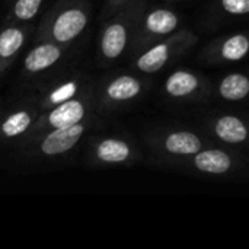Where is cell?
I'll return each mask as SVG.
<instances>
[{"mask_svg": "<svg viewBox=\"0 0 249 249\" xmlns=\"http://www.w3.org/2000/svg\"><path fill=\"white\" fill-rule=\"evenodd\" d=\"M99 118L98 115L61 128L45 130L36 133L16 146V150L22 155V159L29 163L54 162L70 155L82 140L93 131Z\"/></svg>", "mask_w": 249, "mask_h": 249, "instance_id": "obj_1", "label": "cell"}, {"mask_svg": "<svg viewBox=\"0 0 249 249\" xmlns=\"http://www.w3.org/2000/svg\"><path fill=\"white\" fill-rule=\"evenodd\" d=\"M90 19V0H57L35 26L32 39L74 45L88 29Z\"/></svg>", "mask_w": 249, "mask_h": 249, "instance_id": "obj_2", "label": "cell"}, {"mask_svg": "<svg viewBox=\"0 0 249 249\" xmlns=\"http://www.w3.org/2000/svg\"><path fill=\"white\" fill-rule=\"evenodd\" d=\"M144 7L146 0H131L104 19L96 39V58L101 67L115 64L128 53L137 19Z\"/></svg>", "mask_w": 249, "mask_h": 249, "instance_id": "obj_3", "label": "cell"}, {"mask_svg": "<svg viewBox=\"0 0 249 249\" xmlns=\"http://www.w3.org/2000/svg\"><path fill=\"white\" fill-rule=\"evenodd\" d=\"M150 86V79L133 69L111 73L93 83L95 109L98 115L123 111L139 102Z\"/></svg>", "mask_w": 249, "mask_h": 249, "instance_id": "obj_4", "label": "cell"}, {"mask_svg": "<svg viewBox=\"0 0 249 249\" xmlns=\"http://www.w3.org/2000/svg\"><path fill=\"white\" fill-rule=\"evenodd\" d=\"M146 147L152 160L160 166H169L182 160L213 142L198 130L184 127H163L146 134Z\"/></svg>", "mask_w": 249, "mask_h": 249, "instance_id": "obj_5", "label": "cell"}, {"mask_svg": "<svg viewBox=\"0 0 249 249\" xmlns=\"http://www.w3.org/2000/svg\"><path fill=\"white\" fill-rule=\"evenodd\" d=\"M197 42L198 35L193 29L179 28L174 34L131 54L130 67L146 76L156 74L191 51Z\"/></svg>", "mask_w": 249, "mask_h": 249, "instance_id": "obj_6", "label": "cell"}, {"mask_svg": "<svg viewBox=\"0 0 249 249\" xmlns=\"http://www.w3.org/2000/svg\"><path fill=\"white\" fill-rule=\"evenodd\" d=\"M95 80L82 69L64 66L57 71L31 83V89L36 98L41 114L64 101H69L93 86Z\"/></svg>", "mask_w": 249, "mask_h": 249, "instance_id": "obj_7", "label": "cell"}, {"mask_svg": "<svg viewBox=\"0 0 249 249\" xmlns=\"http://www.w3.org/2000/svg\"><path fill=\"white\" fill-rule=\"evenodd\" d=\"M166 168L207 178H229L235 177L245 168V159H242L235 149L212 143L197 153L174 162Z\"/></svg>", "mask_w": 249, "mask_h": 249, "instance_id": "obj_8", "label": "cell"}, {"mask_svg": "<svg viewBox=\"0 0 249 249\" xmlns=\"http://www.w3.org/2000/svg\"><path fill=\"white\" fill-rule=\"evenodd\" d=\"M142 159L139 144L123 133L90 134L88 139L86 162L93 168H124Z\"/></svg>", "mask_w": 249, "mask_h": 249, "instance_id": "obj_9", "label": "cell"}, {"mask_svg": "<svg viewBox=\"0 0 249 249\" xmlns=\"http://www.w3.org/2000/svg\"><path fill=\"white\" fill-rule=\"evenodd\" d=\"M41 115L36 98L31 89L18 99L0 108V146L16 147L31 131Z\"/></svg>", "mask_w": 249, "mask_h": 249, "instance_id": "obj_10", "label": "cell"}, {"mask_svg": "<svg viewBox=\"0 0 249 249\" xmlns=\"http://www.w3.org/2000/svg\"><path fill=\"white\" fill-rule=\"evenodd\" d=\"M74 45H63L47 39H35L22 60L20 76L26 83H35L42 77L69 64Z\"/></svg>", "mask_w": 249, "mask_h": 249, "instance_id": "obj_11", "label": "cell"}, {"mask_svg": "<svg viewBox=\"0 0 249 249\" xmlns=\"http://www.w3.org/2000/svg\"><path fill=\"white\" fill-rule=\"evenodd\" d=\"M95 115H98V112L95 109V98H93V86H92L90 89L85 90L83 93L44 111L38 117V120L32 125L31 131L22 142H25L26 139H29L31 136H34L36 133H41L45 130H53V128L69 127V125L86 121Z\"/></svg>", "mask_w": 249, "mask_h": 249, "instance_id": "obj_12", "label": "cell"}, {"mask_svg": "<svg viewBox=\"0 0 249 249\" xmlns=\"http://www.w3.org/2000/svg\"><path fill=\"white\" fill-rule=\"evenodd\" d=\"M182 28V16L171 7L155 6L142 10L128 53L134 54Z\"/></svg>", "mask_w": 249, "mask_h": 249, "instance_id": "obj_13", "label": "cell"}, {"mask_svg": "<svg viewBox=\"0 0 249 249\" xmlns=\"http://www.w3.org/2000/svg\"><path fill=\"white\" fill-rule=\"evenodd\" d=\"M162 93L175 104H203L213 96V83L196 70L177 69L166 76Z\"/></svg>", "mask_w": 249, "mask_h": 249, "instance_id": "obj_14", "label": "cell"}, {"mask_svg": "<svg viewBox=\"0 0 249 249\" xmlns=\"http://www.w3.org/2000/svg\"><path fill=\"white\" fill-rule=\"evenodd\" d=\"M203 133L214 143L235 150L245 149L248 143V123L245 117L233 112H213L201 120Z\"/></svg>", "mask_w": 249, "mask_h": 249, "instance_id": "obj_15", "label": "cell"}, {"mask_svg": "<svg viewBox=\"0 0 249 249\" xmlns=\"http://www.w3.org/2000/svg\"><path fill=\"white\" fill-rule=\"evenodd\" d=\"M249 51L247 32H232L212 39L200 51L197 58L206 64H233L244 61Z\"/></svg>", "mask_w": 249, "mask_h": 249, "instance_id": "obj_16", "label": "cell"}, {"mask_svg": "<svg viewBox=\"0 0 249 249\" xmlns=\"http://www.w3.org/2000/svg\"><path fill=\"white\" fill-rule=\"evenodd\" d=\"M34 23H18L0 19V80L34 38Z\"/></svg>", "mask_w": 249, "mask_h": 249, "instance_id": "obj_17", "label": "cell"}, {"mask_svg": "<svg viewBox=\"0 0 249 249\" xmlns=\"http://www.w3.org/2000/svg\"><path fill=\"white\" fill-rule=\"evenodd\" d=\"M213 95L228 104L244 102L249 95V79L244 71H232L223 74L216 85L213 83Z\"/></svg>", "mask_w": 249, "mask_h": 249, "instance_id": "obj_18", "label": "cell"}, {"mask_svg": "<svg viewBox=\"0 0 249 249\" xmlns=\"http://www.w3.org/2000/svg\"><path fill=\"white\" fill-rule=\"evenodd\" d=\"M44 3L45 0H12L7 4V12L3 18L18 23H34L44 7Z\"/></svg>", "mask_w": 249, "mask_h": 249, "instance_id": "obj_19", "label": "cell"}, {"mask_svg": "<svg viewBox=\"0 0 249 249\" xmlns=\"http://www.w3.org/2000/svg\"><path fill=\"white\" fill-rule=\"evenodd\" d=\"M213 10L222 19H238L249 13V0H214Z\"/></svg>", "mask_w": 249, "mask_h": 249, "instance_id": "obj_20", "label": "cell"}, {"mask_svg": "<svg viewBox=\"0 0 249 249\" xmlns=\"http://www.w3.org/2000/svg\"><path fill=\"white\" fill-rule=\"evenodd\" d=\"M130 1L131 0H105L104 7H102V18L105 19V18L111 16L112 13H115L125 4H128Z\"/></svg>", "mask_w": 249, "mask_h": 249, "instance_id": "obj_21", "label": "cell"}, {"mask_svg": "<svg viewBox=\"0 0 249 249\" xmlns=\"http://www.w3.org/2000/svg\"><path fill=\"white\" fill-rule=\"evenodd\" d=\"M10 1H12V0H4V4H6V6H7V4H9V3H10Z\"/></svg>", "mask_w": 249, "mask_h": 249, "instance_id": "obj_22", "label": "cell"}, {"mask_svg": "<svg viewBox=\"0 0 249 249\" xmlns=\"http://www.w3.org/2000/svg\"><path fill=\"white\" fill-rule=\"evenodd\" d=\"M3 107V102H1V98H0V108Z\"/></svg>", "mask_w": 249, "mask_h": 249, "instance_id": "obj_23", "label": "cell"}, {"mask_svg": "<svg viewBox=\"0 0 249 249\" xmlns=\"http://www.w3.org/2000/svg\"><path fill=\"white\" fill-rule=\"evenodd\" d=\"M171 1H178V0H171Z\"/></svg>", "mask_w": 249, "mask_h": 249, "instance_id": "obj_24", "label": "cell"}, {"mask_svg": "<svg viewBox=\"0 0 249 249\" xmlns=\"http://www.w3.org/2000/svg\"><path fill=\"white\" fill-rule=\"evenodd\" d=\"M0 19H1V12H0Z\"/></svg>", "mask_w": 249, "mask_h": 249, "instance_id": "obj_25", "label": "cell"}]
</instances>
